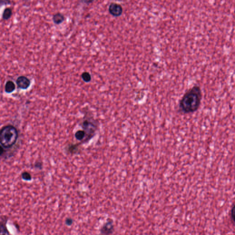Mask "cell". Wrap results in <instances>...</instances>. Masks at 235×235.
Segmentation results:
<instances>
[{
	"label": "cell",
	"instance_id": "52a82bcc",
	"mask_svg": "<svg viewBox=\"0 0 235 235\" xmlns=\"http://www.w3.org/2000/svg\"><path fill=\"white\" fill-rule=\"evenodd\" d=\"M64 16L62 13H56L53 16V20L54 23L56 24H60L64 20Z\"/></svg>",
	"mask_w": 235,
	"mask_h": 235
},
{
	"label": "cell",
	"instance_id": "9c48e42d",
	"mask_svg": "<svg viewBox=\"0 0 235 235\" xmlns=\"http://www.w3.org/2000/svg\"><path fill=\"white\" fill-rule=\"evenodd\" d=\"M67 151L71 154H75L79 151L78 144H71L68 146Z\"/></svg>",
	"mask_w": 235,
	"mask_h": 235
},
{
	"label": "cell",
	"instance_id": "7c38bea8",
	"mask_svg": "<svg viewBox=\"0 0 235 235\" xmlns=\"http://www.w3.org/2000/svg\"><path fill=\"white\" fill-rule=\"evenodd\" d=\"M81 78L84 82L89 83L91 79V75L87 72H84L81 75Z\"/></svg>",
	"mask_w": 235,
	"mask_h": 235
},
{
	"label": "cell",
	"instance_id": "277c9868",
	"mask_svg": "<svg viewBox=\"0 0 235 235\" xmlns=\"http://www.w3.org/2000/svg\"><path fill=\"white\" fill-rule=\"evenodd\" d=\"M108 11L112 16L119 17L123 13V8L120 4L112 2L109 6Z\"/></svg>",
	"mask_w": 235,
	"mask_h": 235
},
{
	"label": "cell",
	"instance_id": "e0dca14e",
	"mask_svg": "<svg viewBox=\"0 0 235 235\" xmlns=\"http://www.w3.org/2000/svg\"><path fill=\"white\" fill-rule=\"evenodd\" d=\"M9 2L3 1H0V7H2V5H4V4H7Z\"/></svg>",
	"mask_w": 235,
	"mask_h": 235
},
{
	"label": "cell",
	"instance_id": "5b68a950",
	"mask_svg": "<svg viewBox=\"0 0 235 235\" xmlns=\"http://www.w3.org/2000/svg\"><path fill=\"white\" fill-rule=\"evenodd\" d=\"M16 84L18 87L21 89H27L31 85V80L24 76H20L17 78Z\"/></svg>",
	"mask_w": 235,
	"mask_h": 235
},
{
	"label": "cell",
	"instance_id": "8992f818",
	"mask_svg": "<svg viewBox=\"0 0 235 235\" xmlns=\"http://www.w3.org/2000/svg\"><path fill=\"white\" fill-rule=\"evenodd\" d=\"M7 222L4 218L0 220V235H12L7 227Z\"/></svg>",
	"mask_w": 235,
	"mask_h": 235
},
{
	"label": "cell",
	"instance_id": "8fae6325",
	"mask_svg": "<svg viewBox=\"0 0 235 235\" xmlns=\"http://www.w3.org/2000/svg\"><path fill=\"white\" fill-rule=\"evenodd\" d=\"M75 137L77 140L82 141L84 139H86V133L83 130H78L75 134Z\"/></svg>",
	"mask_w": 235,
	"mask_h": 235
},
{
	"label": "cell",
	"instance_id": "9a60e30c",
	"mask_svg": "<svg viewBox=\"0 0 235 235\" xmlns=\"http://www.w3.org/2000/svg\"><path fill=\"white\" fill-rule=\"evenodd\" d=\"M35 168L41 170L42 168V163L41 162H37L35 164Z\"/></svg>",
	"mask_w": 235,
	"mask_h": 235
},
{
	"label": "cell",
	"instance_id": "2e32d148",
	"mask_svg": "<svg viewBox=\"0 0 235 235\" xmlns=\"http://www.w3.org/2000/svg\"><path fill=\"white\" fill-rule=\"evenodd\" d=\"M5 152L4 148L1 145H0V156H2Z\"/></svg>",
	"mask_w": 235,
	"mask_h": 235
},
{
	"label": "cell",
	"instance_id": "6da1fadb",
	"mask_svg": "<svg viewBox=\"0 0 235 235\" xmlns=\"http://www.w3.org/2000/svg\"><path fill=\"white\" fill-rule=\"evenodd\" d=\"M203 98L202 90L194 85L184 94L178 104V112L183 114H192L198 110Z\"/></svg>",
	"mask_w": 235,
	"mask_h": 235
},
{
	"label": "cell",
	"instance_id": "4fadbf2b",
	"mask_svg": "<svg viewBox=\"0 0 235 235\" xmlns=\"http://www.w3.org/2000/svg\"><path fill=\"white\" fill-rule=\"evenodd\" d=\"M22 178L26 181H31L32 180L31 175L27 172H24L22 174Z\"/></svg>",
	"mask_w": 235,
	"mask_h": 235
},
{
	"label": "cell",
	"instance_id": "3957f363",
	"mask_svg": "<svg viewBox=\"0 0 235 235\" xmlns=\"http://www.w3.org/2000/svg\"><path fill=\"white\" fill-rule=\"evenodd\" d=\"M81 127L86 133L85 141H88L94 136L97 127V124L90 119H86L81 123Z\"/></svg>",
	"mask_w": 235,
	"mask_h": 235
},
{
	"label": "cell",
	"instance_id": "7a4b0ae2",
	"mask_svg": "<svg viewBox=\"0 0 235 235\" xmlns=\"http://www.w3.org/2000/svg\"><path fill=\"white\" fill-rule=\"evenodd\" d=\"M19 133L17 129L8 125L0 130V144L5 149L12 148L18 140Z\"/></svg>",
	"mask_w": 235,
	"mask_h": 235
},
{
	"label": "cell",
	"instance_id": "30bf717a",
	"mask_svg": "<svg viewBox=\"0 0 235 235\" xmlns=\"http://www.w3.org/2000/svg\"><path fill=\"white\" fill-rule=\"evenodd\" d=\"M13 11L11 8H7L4 9L2 14V19L4 20H8L12 16Z\"/></svg>",
	"mask_w": 235,
	"mask_h": 235
},
{
	"label": "cell",
	"instance_id": "5bb4252c",
	"mask_svg": "<svg viewBox=\"0 0 235 235\" xmlns=\"http://www.w3.org/2000/svg\"><path fill=\"white\" fill-rule=\"evenodd\" d=\"M230 217H231V221L234 225L235 222V205L233 204L230 212Z\"/></svg>",
	"mask_w": 235,
	"mask_h": 235
},
{
	"label": "cell",
	"instance_id": "ba28073f",
	"mask_svg": "<svg viewBox=\"0 0 235 235\" xmlns=\"http://www.w3.org/2000/svg\"><path fill=\"white\" fill-rule=\"evenodd\" d=\"M15 89V85L12 81L9 80L5 84V90L7 93H11Z\"/></svg>",
	"mask_w": 235,
	"mask_h": 235
}]
</instances>
